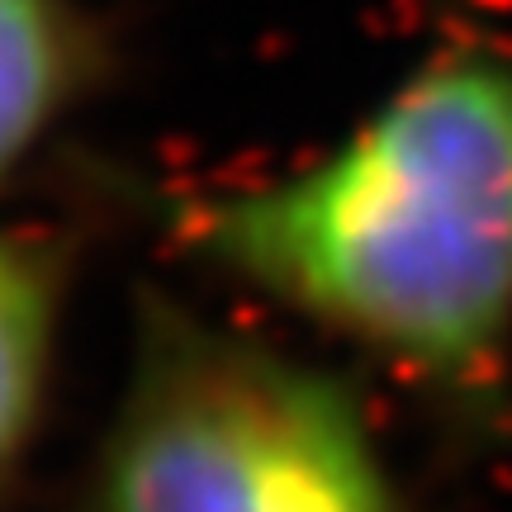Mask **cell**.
Returning a JSON list of instances; mask_svg holds the SVG:
<instances>
[{
	"label": "cell",
	"instance_id": "1",
	"mask_svg": "<svg viewBox=\"0 0 512 512\" xmlns=\"http://www.w3.org/2000/svg\"><path fill=\"white\" fill-rule=\"evenodd\" d=\"M176 233L422 394L489 403L512 366V57L427 62L332 152L190 200Z\"/></svg>",
	"mask_w": 512,
	"mask_h": 512
},
{
	"label": "cell",
	"instance_id": "2",
	"mask_svg": "<svg viewBox=\"0 0 512 512\" xmlns=\"http://www.w3.org/2000/svg\"><path fill=\"white\" fill-rule=\"evenodd\" d=\"M86 512H403V489L342 370L152 294Z\"/></svg>",
	"mask_w": 512,
	"mask_h": 512
},
{
	"label": "cell",
	"instance_id": "3",
	"mask_svg": "<svg viewBox=\"0 0 512 512\" xmlns=\"http://www.w3.org/2000/svg\"><path fill=\"white\" fill-rule=\"evenodd\" d=\"M67 266L53 242L0 223V479L29 456L57 370Z\"/></svg>",
	"mask_w": 512,
	"mask_h": 512
},
{
	"label": "cell",
	"instance_id": "4",
	"mask_svg": "<svg viewBox=\"0 0 512 512\" xmlns=\"http://www.w3.org/2000/svg\"><path fill=\"white\" fill-rule=\"evenodd\" d=\"M91 76L72 0H0V185L29 166Z\"/></svg>",
	"mask_w": 512,
	"mask_h": 512
}]
</instances>
